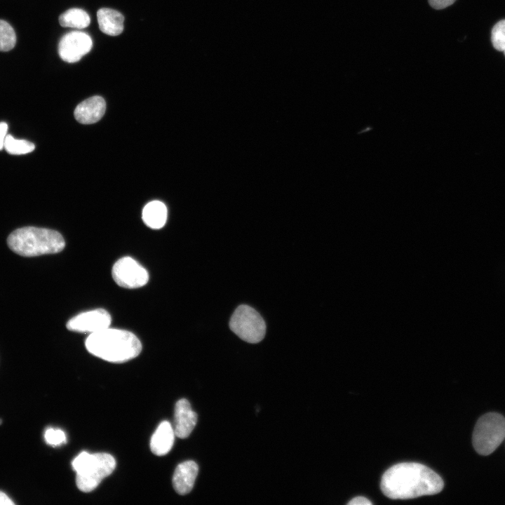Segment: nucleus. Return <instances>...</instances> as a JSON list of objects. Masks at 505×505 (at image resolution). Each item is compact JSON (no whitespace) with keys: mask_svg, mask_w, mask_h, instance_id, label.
Instances as JSON below:
<instances>
[{"mask_svg":"<svg viewBox=\"0 0 505 505\" xmlns=\"http://www.w3.org/2000/svg\"><path fill=\"white\" fill-rule=\"evenodd\" d=\"M443 479L426 466L417 462H403L387 469L381 480V490L393 499H407L440 492Z\"/></svg>","mask_w":505,"mask_h":505,"instance_id":"f257e3e1","label":"nucleus"},{"mask_svg":"<svg viewBox=\"0 0 505 505\" xmlns=\"http://www.w3.org/2000/svg\"><path fill=\"white\" fill-rule=\"evenodd\" d=\"M85 345L91 354L112 363L128 361L142 351L141 342L133 333L109 328L90 334Z\"/></svg>","mask_w":505,"mask_h":505,"instance_id":"f03ea898","label":"nucleus"},{"mask_svg":"<svg viewBox=\"0 0 505 505\" xmlns=\"http://www.w3.org/2000/svg\"><path fill=\"white\" fill-rule=\"evenodd\" d=\"M7 243L11 250L25 257L58 253L65 246L59 232L35 227L15 229L8 236Z\"/></svg>","mask_w":505,"mask_h":505,"instance_id":"7ed1b4c3","label":"nucleus"},{"mask_svg":"<svg viewBox=\"0 0 505 505\" xmlns=\"http://www.w3.org/2000/svg\"><path fill=\"white\" fill-rule=\"evenodd\" d=\"M116 461L108 453L90 454L82 452L72 461L76 471V484L83 492L94 490L101 481L115 469Z\"/></svg>","mask_w":505,"mask_h":505,"instance_id":"20e7f679","label":"nucleus"},{"mask_svg":"<svg viewBox=\"0 0 505 505\" xmlns=\"http://www.w3.org/2000/svg\"><path fill=\"white\" fill-rule=\"evenodd\" d=\"M505 438V418L500 414L489 412L477 421L473 432V445L481 455L492 453Z\"/></svg>","mask_w":505,"mask_h":505,"instance_id":"39448f33","label":"nucleus"},{"mask_svg":"<svg viewBox=\"0 0 505 505\" xmlns=\"http://www.w3.org/2000/svg\"><path fill=\"white\" fill-rule=\"evenodd\" d=\"M230 329L241 339L249 343L262 340L266 332V325L260 314L253 308L242 304L233 313Z\"/></svg>","mask_w":505,"mask_h":505,"instance_id":"423d86ee","label":"nucleus"},{"mask_svg":"<svg viewBox=\"0 0 505 505\" xmlns=\"http://www.w3.org/2000/svg\"><path fill=\"white\" fill-rule=\"evenodd\" d=\"M112 277L121 287L140 288L148 282L149 274L146 269L130 257L117 260L112 267Z\"/></svg>","mask_w":505,"mask_h":505,"instance_id":"0eeeda50","label":"nucleus"},{"mask_svg":"<svg viewBox=\"0 0 505 505\" xmlns=\"http://www.w3.org/2000/svg\"><path fill=\"white\" fill-rule=\"evenodd\" d=\"M91 38L82 32L74 31L65 34L58 44V53L67 62L79 61L91 49Z\"/></svg>","mask_w":505,"mask_h":505,"instance_id":"6e6552de","label":"nucleus"},{"mask_svg":"<svg viewBox=\"0 0 505 505\" xmlns=\"http://www.w3.org/2000/svg\"><path fill=\"white\" fill-rule=\"evenodd\" d=\"M112 318L103 309L81 313L72 318L67 323L71 331L93 334L109 328Z\"/></svg>","mask_w":505,"mask_h":505,"instance_id":"1a4fd4ad","label":"nucleus"},{"mask_svg":"<svg viewBox=\"0 0 505 505\" xmlns=\"http://www.w3.org/2000/svg\"><path fill=\"white\" fill-rule=\"evenodd\" d=\"M197 423V414L193 411L189 402L182 398L179 400L175 408V436L180 438H187Z\"/></svg>","mask_w":505,"mask_h":505,"instance_id":"9d476101","label":"nucleus"},{"mask_svg":"<svg viewBox=\"0 0 505 505\" xmlns=\"http://www.w3.org/2000/svg\"><path fill=\"white\" fill-rule=\"evenodd\" d=\"M105 109V100L100 96L95 95L79 104L74 110V116L81 123H94L103 116Z\"/></svg>","mask_w":505,"mask_h":505,"instance_id":"9b49d317","label":"nucleus"},{"mask_svg":"<svg viewBox=\"0 0 505 505\" xmlns=\"http://www.w3.org/2000/svg\"><path fill=\"white\" fill-rule=\"evenodd\" d=\"M198 472V466L194 461H186L175 469L173 477V485L177 493L188 494L193 488Z\"/></svg>","mask_w":505,"mask_h":505,"instance_id":"f8f14e48","label":"nucleus"},{"mask_svg":"<svg viewBox=\"0 0 505 505\" xmlns=\"http://www.w3.org/2000/svg\"><path fill=\"white\" fill-rule=\"evenodd\" d=\"M175 436L174 429L170 423L162 422L151 438V451L157 456L166 454L173 446Z\"/></svg>","mask_w":505,"mask_h":505,"instance_id":"ddd939ff","label":"nucleus"},{"mask_svg":"<svg viewBox=\"0 0 505 505\" xmlns=\"http://www.w3.org/2000/svg\"><path fill=\"white\" fill-rule=\"evenodd\" d=\"M100 29L110 36H117L123 30V15L113 9L103 8L97 13Z\"/></svg>","mask_w":505,"mask_h":505,"instance_id":"4468645a","label":"nucleus"},{"mask_svg":"<svg viewBox=\"0 0 505 505\" xmlns=\"http://www.w3.org/2000/svg\"><path fill=\"white\" fill-rule=\"evenodd\" d=\"M168 211L166 205L159 201L149 202L142 210V220L149 228H162L167 220Z\"/></svg>","mask_w":505,"mask_h":505,"instance_id":"2eb2a0df","label":"nucleus"},{"mask_svg":"<svg viewBox=\"0 0 505 505\" xmlns=\"http://www.w3.org/2000/svg\"><path fill=\"white\" fill-rule=\"evenodd\" d=\"M59 22L64 27L83 29L90 25V18L85 11L71 8L60 16Z\"/></svg>","mask_w":505,"mask_h":505,"instance_id":"dca6fc26","label":"nucleus"},{"mask_svg":"<svg viewBox=\"0 0 505 505\" xmlns=\"http://www.w3.org/2000/svg\"><path fill=\"white\" fill-rule=\"evenodd\" d=\"M6 152L13 155H21L32 152L34 149V144L25 140L14 138L11 135H7L4 147Z\"/></svg>","mask_w":505,"mask_h":505,"instance_id":"f3484780","label":"nucleus"},{"mask_svg":"<svg viewBox=\"0 0 505 505\" xmlns=\"http://www.w3.org/2000/svg\"><path fill=\"white\" fill-rule=\"evenodd\" d=\"M16 43V35L13 28L6 21L0 20V51H8Z\"/></svg>","mask_w":505,"mask_h":505,"instance_id":"a211bd4d","label":"nucleus"},{"mask_svg":"<svg viewBox=\"0 0 505 505\" xmlns=\"http://www.w3.org/2000/svg\"><path fill=\"white\" fill-rule=\"evenodd\" d=\"M493 47L499 51H505V20L497 22L491 32Z\"/></svg>","mask_w":505,"mask_h":505,"instance_id":"6ab92c4d","label":"nucleus"},{"mask_svg":"<svg viewBox=\"0 0 505 505\" xmlns=\"http://www.w3.org/2000/svg\"><path fill=\"white\" fill-rule=\"evenodd\" d=\"M46 442L52 446H59L66 443V436L60 429L48 428L44 433Z\"/></svg>","mask_w":505,"mask_h":505,"instance_id":"aec40b11","label":"nucleus"},{"mask_svg":"<svg viewBox=\"0 0 505 505\" xmlns=\"http://www.w3.org/2000/svg\"><path fill=\"white\" fill-rule=\"evenodd\" d=\"M429 5L434 9L445 8L454 3L456 0H428Z\"/></svg>","mask_w":505,"mask_h":505,"instance_id":"412c9836","label":"nucleus"},{"mask_svg":"<svg viewBox=\"0 0 505 505\" xmlns=\"http://www.w3.org/2000/svg\"><path fill=\"white\" fill-rule=\"evenodd\" d=\"M8 125L5 122H0V150L4 147L5 140L7 135Z\"/></svg>","mask_w":505,"mask_h":505,"instance_id":"4be33fe9","label":"nucleus"},{"mask_svg":"<svg viewBox=\"0 0 505 505\" xmlns=\"http://www.w3.org/2000/svg\"><path fill=\"white\" fill-rule=\"evenodd\" d=\"M347 504L349 505H371L372 502L364 497H356L352 499Z\"/></svg>","mask_w":505,"mask_h":505,"instance_id":"5701e85b","label":"nucleus"},{"mask_svg":"<svg viewBox=\"0 0 505 505\" xmlns=\"http://www.w3.org/2000/svg\"><path fill=\"white\" fill-rule=\"evenodd\" d=\"M13 501L3 492L0 491V505H13Z\"/></svg>","mask_w":505,"mask_h":505,"instance_id":"b1692460","label":"nucleus"},{"mask_svg":"<svg viewBox=\"0 0 505 505\" xmlns=\"http://www.w3.org/2000/svg\"><path fill=\"white\" fill-rule=\"evenodd\" d=\"M2 424V420L0 419V424Z\"/></svg>","mask_w":505,"mask_h":505,"instance_id":"393cba45","label":"nucleus"},{"mask_svg":"<svg viewBox=\"0 0 505 505\" xmlns=\"http://www.w3.org/2000/svg\"><path fill=\"white\" fill-rule=\"evenodd\" d=\"M504 55H505V51H504Z\"/></svg>","mask_w":505,"mask_h":505,"instance_id":"a878e982","label":"nucleus"}]
</instances>
